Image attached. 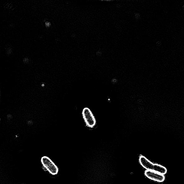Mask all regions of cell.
<instances>
[{
  "instance_id": "1",
  "label": "cell",
  "mask_w": 184,
  "mask_h": 184,
  "mask_svg": "<svg viewBox=\"0 0 184 184\" xmlns=\"http://www.w3.org/2000/svg\"><path fill=\"white\" fill-rule=\"evenodd\" d=\"M139 160L140 164L146 170L157 172L163 175L167 173V170L166 168L152 163L144 156H140Z\"/></svg>"
},
{
  "instance_id": "2",
  "label": "cell",
  "mask_w": 184,
  "mask_h": 184,
  "mask_svg": "<svg viewBox=\"0 0 184 184\" xmlns=\"http://www.w3.org/2000/svg\"><path fill=\"white\" fill-rule=\"evenodd\" d=\"M82 114L83 118L87 127L91 128L95 127L96 121L91 110L88 108H85L82 110Z\"/></svg>"
},
{
  "instance_id": "3",
  "label": "cell",
  "mask_w": 184,
  "mask_h": 184,
  "mask_svg": "<svg viewBox=\"0 0 184 184\" xmlns=\"http://www.w3.org/2000/svg\"><path fill=\"white\" fill-rule=\"evenodd\" d=\"M41 162L43 167L50 174L55 175L58 172V168L53 161L47 156H44L41 158Z\"/></svg>"
},
{
  "instance_id": "4",
  "label": "cell",
  "mask_w": 184,
  "mask_h": 184,
  "mask_svg": "<svg viewBox=\"0 0 184 184\" xmlns=\"http://www.w3.org/2000/svg\"><path fill=\"white\" fill-rule=\"evenodd\" d=\"M145 174L147 178L158 182H162L165 180L164 175L157 172L146 170Z\"/></svg>"
}]
</instances>
